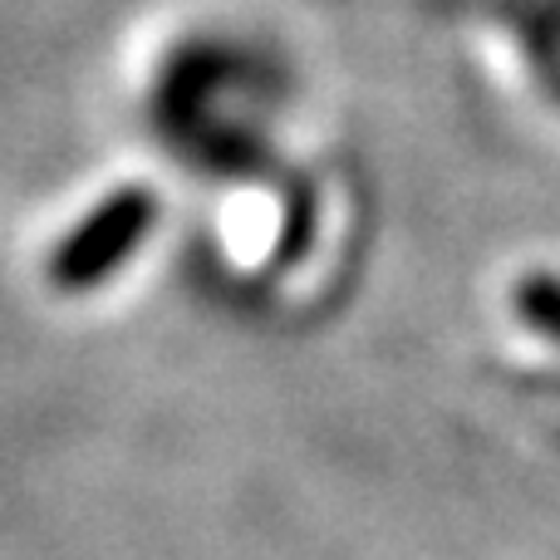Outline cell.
I'll use <instances>...</instances> for the list:
<instances>
[{
	"label": "cell",
	"instance_id": "obj_1",
	"mask_svg": "<svg viewBox=\"0 0 560 560\" xmlns=\"http://www.w3.org/2000/svg\"><path fill=\"white\" fill-rule=\"evenodd\" d=\"M158 222V197L148 187H118L108 192L49 256V280L59 290H94L104 285Z\"/></svg>",
	"mask_w": 560,
	"mask_h": 560
}]
</instances>
